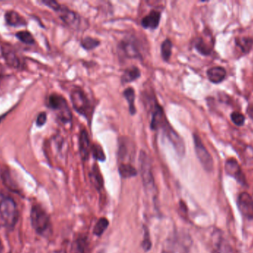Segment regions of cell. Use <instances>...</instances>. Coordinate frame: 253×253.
Wrapping results in <instances>:
<instances>
[{
	"label": "cell",
	"instance_id": "obj_31",
	"mask_svg": "<svg viewBox=\"0 0 253 253\" xmlns=\"http://www.w3.org/2000/svg\"><path fill=\"white\" fill-rule=\"evenodd\" d=\"M144 239L142 242V248L146 252L150 251L151 249V241H150V235H149V231L147 227L144 229Z\"/></svg>",
	"mask_w": 253,
	"mask_h": 253
},
{
	"label": "cell",
	"instance_id": "obj_34",
	"mask_svg": "<svg viewBox=\"0 0 253 253\" xmlns=\"http://www.w3.org/2000/svg\"><path fill=\"white\" fill-rule=\"evenodd\" d=\"M247 112H248L250 117L253 120V105H251L248 106V109H247Z\"/></svg>",
	"mask_w": 253,
	"mask_h": 253
},
{
	"label": "cell",
	"instance_id": "obj_3",
	"mask_svg": "<svg viewBox=\"0 0 253 253\" xmlns=\"http://www.w3.org/2000/svg\"><path fill=\"white\" fill-rule=\"evenodd\" d=\"M140 174L145 191L150 196H154L156 193V184L153 177L151 161L147 153L141 151L139 155Z\"/></svg>",
	"mask_w": 253,
	"mask_h": 253
},
{
	"label": "cell",
	"instance_id": "obj_4",
	"mask_svg": "<svg viewBox=\"0 0 253 253\" xmlns=\"http://www.w3.org/2000/svg\"><path fill=\"white\" fill-rule=\"evenodd\" d=\"M31 224L38 234L44 236L50 233V218L45 211L38 205L33 206L31 211Z\"/></svg>",
	"mask_w": 253,
	"mask_h": 253
},
{
	"label": "cell",
	"instance_id": "obj_36",
	"mask_svg": "<svg viewBox=\"0 0 253 253\" xmlns=\"http://www.w3.org/2000/svg\"><path fill=\"white\" fill-rule=\"evenodd\" d=\"M60 253V252H55V253Z\"/></svg>",
	"mask_w": 253,
	"mask_h": 253
},
{
	"label": "cell",
	"instance_id": "obj_2",
	"mask_svg": "<svg viewBox=\"0 0 253 253\" xmlns=\"http://www.w3.org/2000/svg\"><path fill=\"white\" fill-rule=\"evenodd\" d=\"M18 209L14 201L0 195V227L13 228L17 222Z\"/></svg>",
	"mask_w": 253,
	"mask_h": 253
},
{
	"label": "cell",
	"instance_id": "obj_32",
	"mask_svg": "<svg viewBox=\"0 0 253 253\" xmlns=\"http://www.w3.org/2000/svg\"><path fill=\"white\" fill-rule=\"evenodd\" d=\"M42 2L56 11H59V9L61 8L60 4L56 1H42Z\"/></svg>",
	"mask_w": 253,
	"mask_h": 253
},
{
	"label": "cell",
	"instance_id": "obj_25",
	"mask_svg": "<svg viewBox=\"0 0 253 253\" xmlns=\"http://www.w3.org/2000/svg\"><path fill=\"white\" fill-rule=\"evenodd\" d=\"M172 43L169 39H166L161 46V53L164 60L168 61L172 54Z\"/></svg>",
	"mask_w": 253,
	"mask_h": 253
},
{
	"label": "cell",
	"instance_id": "obj_24",
	"mask_svg": "<svg viewBox=\"0 0 253 253\" xmlns=\"http://www.w3.org/2000/svg\"><path fill=\"white\" fill-rule=\"evenodd\" d=\"M119 172L123 178H132L138 174L135 168L129 163H122L119 167Z\"/></svg>",
	"mask_w": 253,
	"mask_h": 253
},
{
	"label": "cell",
	"instance_id": "obj_23",
	"mask_svg": "<svg viewBox=\"0 0 253 253\" xmlns=\"http://www.w3.org/2000/svg\"><path fill=\"white\" fill-rule=\"evenodd\" d=\"M90 178H91V181L93 185L97 190H99L102 188V187H103V178H102V174H101L99 167L96 165H94L92 168Z\"/></svg>",
	"mask_w": 253,
	"mask_h": 253
},
{
	"label": "cell",
	"instance_id": "obj_7",
	"mask_svg": "<svg viewBox=\"0 0 253 253\" xmlns=\"http://www.w3.org/2000/svg\"><path fill=\"white\" fill-rule=\"evenodd\" d=\"M193 141H194L195 151L201 164L207 172H212L214 167L213 159L197 134H193Z\"/></svg>",
	"mask_w": 253,
	"mask_h": 253
},
{
	"label": "cell",
	"instance_id": "obj_17",
	"mask_svg": "<svg viewBox=\"0 0 253 253\" xmlns=\"http://www.w3.org/2000/svg\"><path fill=\"white\" fill-rule=\"evenodd\" d=\"M194 46L199 53L205 56L211 54L213 50V43H207L203 37H198L195 40Z\"/></svg>",
	"mask_w": 253,
	"mask_h": 253
},
{
	"label": "cell",
	"instance_id": "obj_11",
	"mask_svg": "<svg viewBox=\"0 0 253 253\" xmlns=\"http://www.w3.org/2000/svg\"><path fill=\"white\" fill-rule=\"evenodd\" d=\"M59 16L61 19L68 24L70 26L74 27V28H78L80 25V16L78 13L65 7H61L59 11Z\"/></svg>",
	"mask_w": 253,
	"mask_h": 253
},
{
	"label": "cell",
	"instance_id": "obj_33",
	"mask_svg": "<svg viewBox=\"0 0 253 253\" xmlns=\"http://www.w3.org/2000/svg\"><path fill=\"white\" fill-rule=\"evenodd\" d=\"M47 121V114L45 112H42L39 114L37 119V125L38 126H42Z\"/></svg>",
	"mask_w": 253,
	"mask_h": 253
},
{
	"label": "cell",
	"instance_id": "obj_20",
	"mask_svg": "<svg viewBox=\"0 0 253 253\" xmlns=\"http://www.w3.org/2000/svg\"><path fill=\"white\" fill-rule=\"evenodd\" d=\"M141 76V71L139 68L135 66L129 67L125 71L124 74L122 76V83L123 84L131 83L139 78Z\"/></svg>",
	"mask_w": 253,
	"mask_h": 253
},
{
	"label": "cell",
	"instance_id": "obj_12",
	"mask_svg": "<svg viewBox=\"0 0 253 253\" xmlns=\"http://www.w3.org/2000/svg\"><path fill=\"white\" fill-rule=\"evenodd\" d=\"M1 53L3 57L5 60L6 63L9 66L13 68H17L20 65V61L16 54V51L13 47L7 44H4L1 46Z\"/></svg>",
	"mask_w": 253,
	"mask_h": 253
},
{
	"label": "cell",
	"instance_id": "obj_22",
	"mask_svg": "<svg viewBox=\"0 0 253 253\" xmlns=\"http://www.w3.org/2000/svg\"><path fill=\"white\" fill-rule=\"evenodd\" d=\"M123 95L128 102L129 105V112L132 115L135 114L136 112V108L135 106V91L132 88L129 87L126 89L123 92Z\"/></svg>",
	"mask_w": 253,
	"mask_h": 253
},
{
	"label": "cell",
	"instance_id": "obj_13",
	"mask_svg": "<svg viewBox=\"0 0 253 253\" xmlns=\"http://www.w3.org/2000/svg\"><path fill=\"white\" fill-rule=\"evenodd\" d=\"M161 16L162 13L158 10H151L148 14L143 18L141 20V25L146 29H156L160 22Z\"/></svg>",
	"mask_w": 253,
	"mask_h": 253
},
{
	"label": "cell",
	"instance_id": "obj_26",
	"mask_svg": "<svg viewBox=\"0 0 253 253\" xmlns=\"http://www.w3.org/2000/svg\"><path fill=\"white\" fill-rule=\"evenodd\" d=\"M108 225H109V221L108 219L105 218H101L95 225L93 233L97 236H102L108 228Z\"/></svg>",
	"mask_w": 253,
	"mask_h": 253
},
{
	"label": "cell",
	"instance_id": "obj_18",
	"mask_svg": "<svg viewBox=\"0 0 253 253\" xmlns=\"http://www.w3.org/2000/svg\"><path fill=\"white\" fill-rule=\"evenodd\" d=\"M71 253H88V243L84 236H80L73 242Z\"/></svg>",
	"mask_w": 253,
	"mask_h": 253
},
{
	"label": "cell",
	"instance_id": "obj_8",
	"mask_svg": "<svg viewBox=\"0 0 253 253\" xmlns=\"http://www.w3.org/2000/svg\"><path fill=\"white\" fill-rule=\"evenodd\" d=\"M119 50L127 58L141 57L138 41L133 37H126L120 42Z\"/></svg>",
	"mask_w": 253,
	"mask_h": 253
},
{
	"label": "cell",
	"instance_id": "obj_5",
	"mask_svg": "<svg viewBox=\"0 0 253 253\" xmlns=\"http://www.w3.org/2000/svg\"><path fill=\"white\" fill-rule=\"evenodd\" d=\"M48 104L50 108L56 111V116L62 123H68L72 120L71 109L63 97L53 94L49 97Z\"/></svg>",
	"mask_w": 253,
	"mask_h": 253
},
{
	"label": "cell",
	"instance_id": "obj_37",
	"mask_svg": "<svg viewBox=\"0 0 253 253\" xmlns=\"http://www.w3.org/2000/svg\"><path fill=\"white\" fill-rule=\"evenodd\" d=\"M99 253H105L103 252V251H102V252Z\"/></svg>",
	"mask_w": 253,
	"mask_h": 253
},
{
	"label": "cell",
	"instance_id": "obj_21",
	"mask_svg": "<svg viewBox=\"0 0 253 253\" xmlns=\"http://www.w3.org/2000/svg\"><path fill=\"white\" fill-rule=\"evenodd\" d=\"M236 46L242 50L244 53H248L253 46V39L250 37H238L235 40Z\"/></svg>",
	"mask_w": 253,
	"mask_h": 253
},
{
	"label": "cell",
	"instance_id": "obj_16",
	"mask_svg": "<svg viewBox=\"0 0 253 253\" xmlns=\"http://www.w3.org/2000/svg\"><path fill=\"white\" fill-rule=\"evenodd\" d=\"M7 25L13 27H20L26 25L27 22L24 17L14 10L7 11L4 15Z\"/></svg>",
	"mask_w": 253,
	"mask_h": 253
},
{
	"label": "cell",
	"instance_id": "obj_35",
	"mask_svg": "<svg viewBox=\"0 0 253 253\" xmlns=\"http://www.w3.org/2000/svg\"><path fill=\"white\" fill-rule=\"evenodd\" d=\"M3 247H2V244H1V240H0V253H1V251H2Z\"/></svg>",
	"mask_w": 253,
	"mask_h": 253
},
{
	"label": "cell",
	"instance_id": "obj_1",
	"mask_svg": "<svg viewBox=\"0 0 253 253\" xmlns=\"http://www.w3.org/2000/svg\"><path fill=\"white\" fill-rule=\"evenodd\" d=\"M150 127L153 130H161L173 146L175 152L180 157H184L185 154V145L182 138L174 130L173 128L167 120L163 108L157 102H155L154 108L152 113Z\"/></svg>",
	"mask_w": 253,
	"mask_h": 253
},
{
	"label": "cell",
	"instance_id": "obj_6",
	"mask_svg": "<svg viewBox=\"0 0 253 253\" xmlns=\"http://www.w3.org/2000/svg\"><path fill=\"white\" fill-rule=\"evenodd\" d=\"M71 100L74 109L84 117H88L91 112V103L84 92L81 89H73Z\"/></svg>",
	"mask_w": 253,
	"mask_h": 253
},
{
	"label": "cell",
	"instance_id": "obj_27",
	"mask_svg": "<svg viewBox=\"0 0 253 253\" xmlns=\"http://www.w3.org/2000/svg\"><path fill=\"white\" fill-rule=\"evenodd\" d=\"M81 45L86 50H93L100 45V41L97 39L87 37L82 40Z\"/></svg>",
	"mask_w": 253,
	"mask_h": 253
},
{
	"label": "cell",
	"instance_id": "obj_28",
	"mask_svg": "<svg viewBox=\"0 0 253 253\" xmlns=\"http://www.w3.org/2000/svg\"><path fill=\"white\" fill-rule=\"evenodd\" d=\"M91 153L94 158L99 161H105L106 159L105 152L99 144H94L91 146Z\"/></svg>",
	"mask_w": 253,
	"mask_h": 253
},
{
	"label": "cell",
	"instance_id": "obj_30",
	"mask_svg": "<svg viewBox=\"0 0 253 253\" xmlns=\"http://www.w3.org/2000/svg\"><path fill=\"white\" fill-rule=\"evenodd\" d=\"M230 117H231L232 122L237 126H243L245 124V120H246L245 116L239 111H233L230 115Z\"/></svg>",
	"mask_w": 253,
	"mask_h": 253
},
{
	"label": "cell",
	"instance_id": "obj_29",
	"mask_svg": "<svg viewBox=\"0 0 253 253\" xmlns=\"http://www.w3.org/2000/svg\"><path fill=\"white\" fill-rule=\"evenodd\" d=\"M16 36L21 42L25 43V44L31 45L34 44V43H35V40H34L32 34L28 31H19V32L16 33Z\"/></svg>",
	"mask_w": 253,
	"mask_h": 253
},
{
	"label": "cell",
	"instance_id": "obj_19",
	"mask_svg": "<svg viewBox=\"0 0 253 253\" xmlns=\"http://www.w3.org/2000/svg\"><path fill=\"white\" fill-rule=\"evenodd\" d=\"M230 248L222 236L217 233L214 234L213 253H230Z\"/></svg>",
	"mask_w": 253,
	"mask_h": 253
},
{
	"label": "cell",
	"instance_id": "obj_15",
	"mask_svg": "<svg viewBox=\"0 0 253 253\" xmlns=\"http://www.w3.org/2000/svg\"><path fill=\"white\" fill-rule=\"evenodd\" d=\"M207 75L211 83L218 84L224 81L227 76V71L223 67L215 66L210 68L207 71Z\"/></svg>",
	"mask_w": 253,
	"mask_h": 253
},
{
	"label": "cell",
	"instance_id": "obj_14",
	"mask_svg": "<svg viewBox=\"0 0 253 253\" xmlns=\"http://www.w3.org/2000/svg\"><path fill=\"white\" fill-rule=\"evenodd\" d=\"M91 152L90 139L87 131L83 130L80 135V152L83 160H87Z\"/></svg>",
	"mask_w": 253,
	"mask_h": 253
},
{
	"label": "cell",
	"instance_id": "obj_38",
	"mask_svg": "<svg viewBox=\"0 0 253 253\" xmlns=\"http://www.w3.org/2000/svg\"></svg>",
	"mask_w": 253,
	"mask_h": 253
},
{
	"label": "cell",
	"instance_id": "obj_10",
	"mask_svg": "<svg viewBox=\"0 0 253 253\" xmlns=\"http://www.w3.org/2000/svg\"><path fill=\"white\" fill-rule=\"evenodd\" d=\"M238 207L245 218L253 219V198L248 193H242L237 200Z\"/></svg>",
	"mask_w": 253,
	"mask_h": 253
},
{
	"label": "cell",
	"instance_id": "obj_9",
	"mask_svg": "<svg viewBox=\"0 0 253 253\" xmlns=\"http://www.w3.org/2000/svg\"><path fill=\"white\" fill-rule=\"evenodd\" d=\"M226 173L236 179L242 185L247 184L246 178L240 165L234 158L228 159L225 163Z\"/></svg>",
	"mask_w": 253,
	"mask_h": 253
}]
</instances>
